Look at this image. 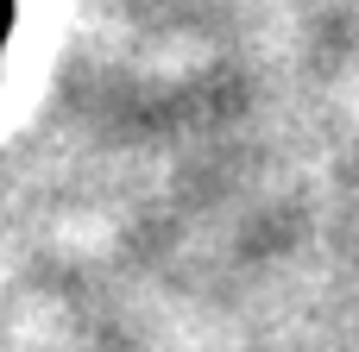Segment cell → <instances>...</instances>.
Listing matches in <instances>:
<instances>
[{
	"label": "cell",
	"mask_w": 359,
	"mask_h": 352,
	"mask_svg": "<svg viewBox=\"0 0 359 352\" xmlns=\"http://www.w3.org/2000/svg\"><path fill=\"white\" fill-rule=\"evenodd\" d=\"M6 31H13V0H0V44H6Z\"/></svg>",
	"instance_id": "cell-1"
}]
</instances>
